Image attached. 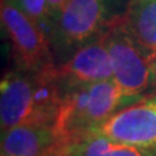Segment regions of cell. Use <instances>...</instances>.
Listing matches in <instances>:
<instances>
[{
  "label": "cell",
  "instance_id": "cell-10",
  "mask_svg": "<svg viewBox=\"0 0 156 156\" xmlns=\"http://www.w3.org/2000/svg\"><path fill=\"white\" fill-rule=\"evenodd\" d=\"M125 25L140 46L156 52V0H131Z\"/></svg>",
  "mask_w": 156,
  "mask_h": 156
},
{
  "label": "cell",
  "instance_id": "cell-9",
  "mask_svg": "<svg viewBox=\"0 0 156 156\" xmlns=\"http://www.w3.org/2000/svg\"><path fill=\"white\" fill-rule=\"evenodd\" d=\"M66 156H156V148L128 144L104 135L91 134L72 144Z\"/></svg>",
  "mask_w": 156,
  "mask_h": 156
},
{
  "label": "cell",
  "instance_id": "cell-11",
  "mask_svg": "<svg viewBox=\"0 0 156 156\" xmlns=\"http://www.w3.org/2000/svg\"><path fill=\"white\" fill-rule=\"evenodd\" d=\"M14 5L47 34V0H16Z\"/></svg>",
  "mask_w": 156,
  "mask_h": 156
},
{
  "label": "cell",
  "instance_id": "cell-7",
  "mask_svg": "<svg viewBox=\"0 0 156 156\" xmlns=\"http://www.w3.org/2000/svg\"><path fill=\"white\" fill-rule=\"evenodd\" d=\"M56 78L61 89L113 81L111 57L104 37L87 43L64 64L57 65Z\"/></svg>",
  "mask_w": 156,
  "mask_h": 156
},
{
  "label": "cell",
  "instance_id": "cell-3",
  "mask_svg": "<svg viewBox=\"0 0 156 156\" xmlns=\"http://www.w3.org/2000/svg\"><path fill=\"white\" fill-rule=\"evenodd\" d=\"M131 0H69L48 31L57 65L125 21Z\"/></svg>",
  "mask_w": 156,
  "mask_h": 156
},
{
  "label": "cell",
  "instance_id": "cell-8",
  "mask_svg": "<svg viewBox=\"0 0 156 156\" xmlns=\"http://www.w3.org/2000/svg\"><path fill=\"white\" fill-rule=\"evenodd\" d=\"M53 125H22L2 133V156H66Z\"/></svg>",
  "mask_w": 156,
  "mask_h": 156
},
{
  "label": "cell",
  "instance_id": "cell-12",
  "mask_svg": "<svg viewBox=\"0 0 156 156\" xmlns=\"http://www.w3.org/2000/svg\"><path fill=\"white\" fill-rule=\"evenodd\" d=\"M69 3V0H47V20H48V30L47 35L50 31L51 26L55 23V21L61 14L62 9Z\"/></svg>",
  "mask_w": 156,
  "mask_h": 156
},
{
  "label": "cell",
  "instance_id": "cell-4",
  "mask_svg": "<svg viewBox=\"0 0 156 156\" xmlns=\"http://www.w3.org/2000/svg\"><path fill=\"white\" fill-rule=\"evenodd\" d=\"M113 82L129 96L152 94L151 85V51L146 50L130 34L125 21L117 23L104 34Z\"/></svg>",
  "mask_w": 156,
  "mask_h": 156
},
{
  "label": "cell",
  "instance_id": "cell-2",
  "mask_svg": "<svg viewBox=\"0 0 156 156\" xmlns=\"http://www.w3.org/2000/svg\"><path fill=\"white\" fill-rule=\"evenodd\" d=\"M142 98L124 94L113 81L61 89L53 128L60 140L69 148L91 134L116 112Z\"/></svg>",
  "mask_w": 156,
  "mask_h": 156
},
{
  "label": "cell",
  "instance_id": "cell-5",
  "mask_svg": "<svg viewBox=\"0 0 156 156\" xmlns=\"http://www.w3.org/2000/svg\"><path fill=\"white\" fill-rule=\"evenodd\" d=\"M2 27L14 68L52 70L57 66L48 35L13 4H2Z\"/></svg>",
  "mask_w": 156,
  "mask_h": 156
},
{
  "label": "cell",
  "instance_id": "cell-14",
  "mask_svg": "<svg viewBox=\"0 0 156 156\" xmlns=\"http://www.w3.org/2000/svg\"><path fill=\"white\" fill-rule=\"evenodd\" d=\"M16 3V0H2V4H13Z\"/></svg>",
  "mask_w": 156,
  "mask_h": 156
},
{
  "label": "cell",
  "instance_id": "cell-13",
  "mask_svg": "<svg viewBox=\"0 0 156 156\" xmlns=\"http://www.w3.org/2000/svg\"><path fill=\"white\" fill-rule=\"evenodd\" d=\"M151 85L152 94H156V52L151 53Z\"/></svg>",
  "mask_w": 156,
  "mask_h": 156
},
{
  "label": "cell",
  "instance_id": "cell-6",
  "mask_svg": "<svg viewBox=\"0 0 156 156\" xmlns=\"http://www.w3.org/2000/svg\"><path fill=\"white\" fill-rule=\"evenodd\" d=\"M91 134L104 135L128 144L156 148V94L146 95L116 112Z\"/></svg>",
  "mask_w": 156,
  "mask_h": 156
},
{
  "label": "cell",
  "instance_id": "cell-1",
  "mask_svg": "<svg viewBox=\"0 0 156 156\" xmlns=\"http://www.w3.org/2000/svg\"><path fill=\"white\" fill-rule=\"evenodd\" d=\"M56 68L26 70L13 66L4 73L0 81L2 133L22 125H53L61 99Z\"/></svg>",
  "mask_w": 156,
  "mask_h": 156
}]
</instances>
